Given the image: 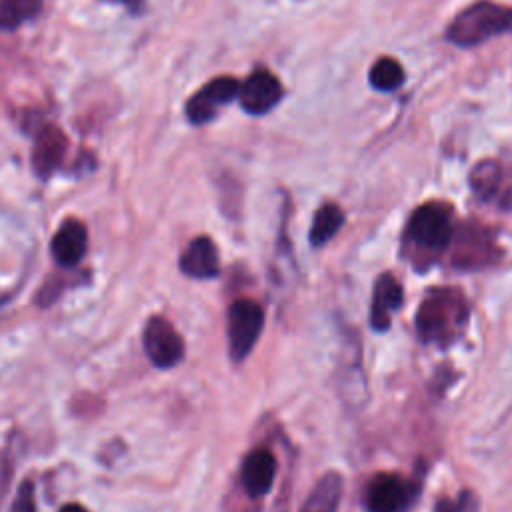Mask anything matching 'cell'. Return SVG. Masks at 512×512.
I'll list each match as a JSON object with an SVG mask.
<instances>
[{
    "label": "cell",
    "instance_id": "obj_1",
    "mask_svg": "<svg viewBox=\"0 0 512 512\" xmlns=\"http://www.w3.org/2000/svg\"><path fill=\"white\" fill-rule=\"evenodd\" d=\"M468 324V302L460 288L440 286L426 292L416 310V332L428 344L454 342Z\"/></svg>",
    "mask_w": 512,
    "mask_h": 512
},
{
    "label": "cell",
    "instance_id": "obj_2",
    "mask_svg": "<svg viewBox=\"0 0 512 512\" xmlns=\"http://www.w3.org/2000/svg\"><path fill=\"white\" fill-rule=\"evenodd\" d=\"M454 232V214L448 204L428 202L418 206L406 226V244L414 266L428 268L454 240Z\"/></svg>",
    "mask_w": 512,
    "mask_h": 512
},
{
    "label": "cell",
    "instance_id": "obj_3",
    "mask_svg": "<svg viewBox=\"0 0 512 512\" xmlns=\"http://www.w3.org/2000/svg\"><path fill=\"white\" fill-rule=\"evenodd\" d=\"M508 32H512L510 6L476 2L454 18L448 28V40L458 46H476Z\"/></svg>",
    "mask_w": 512,
    "mask_h": 512
},
{
    "label": "cell",
    "instance_id": "obj_4",
    "mask_svg": "<svg viewBox=\"0 0 512 512\" xmlns=\"http://www.w3.org/2000/svg\"><path fill=\"white\" fill-rule=\"evenodd\" d=\"M264 326V310L258 302L240 298L232 302L228 308V344H230V356L232 360L240 362L244 360Z\"/></svg>",
    "mask_w": 512,
    "mask_h": 512
},
{
    "label": "cell",
    "instance_id": "obj_5",
    "mask_svg": "<svg viewBox=\"0 0 512 512\" xmlns=\"http://www.w3.org/2000/svg\"><path fill=\"white\" fill-rule=\"evenodd\" d=\"M142 340L150 362L158 368H172L184 356V340L164 316H152L146 322Z\"/></svg>",
    "mask_w": 512,
    "mask_h": 512
},
{
    "label": "cell",
    "instance_id": "obj_6",
    "mask_svg": "<svg viewBox=\"0 0 512 512\" xmlns=\"http://www.w3.org/2000/svg\"><path fill=\"white\" fill-rule=\"evenodd\" d=\"M412 484L408 478L392 472L374 474L364 488V506L368 512H400L410 500Z\"/></svg>",
    "mask_w": 512,
    "mask_h": 512
},
{
    "label": "cell",
    "instance_id": "obj_7",
    "mask_svg": "<svg viewBox=\"0 0 512 512\" xmlns=\"http://www.w3.org/2000/svg\"><path fill=\"white\" fill-rule=\"evenodd\" d=\"M240 84L230 76H220L210 80L202 86L188 102H186V116L192 124H206L210 122L218 108L238 98Z\"/></svg>",
    "mask_w": 512,
    "mask_h": 512
},
{
    "label": "cell",
    "instance_id": "obj_8",
    "mask_svg": "<svg viewBox=\"0 0 512 512\" xmlns=\"http://www.w3.org/2000/svg\"><path fill=\"white\" fill-rule=\"evenodd\" d=\"M282 98L280 80L268 70H254L238 88V100L248 114H266Z\"/></svg>",
    "mask_w": 512,
    "mask_h": 512
},
{
    "label": "cell",
    "instance_id": "obj_9",
    "mask_svg": "<svg viewBox=\"0 0 512 512\" xmlns=\"http://www.w3.org/2000/svg\"><path fill=\"white\" fill-rule=\"evenodd\" d=\"M276 466V458L268 448H254L246 454L240 468V484L250 498H262L270 492Z\"/></svg>",
    "mask_w": 512,
    "mask_h": 512
},
{
    "label": "cell",
    "instance_id": "obj_10",
    "mask_svg": "<svg viewBox=\"0 0 512 512\" xmlns=\"http://www.w3.org/2000/svg\"><path fill=\"white\" fill-rule=\"evenodd\" d=\"M498 258L496 244L492 242L490 234L482 228H466L456 240V250H454V266L458 268H482L488 266Z\"/></svg>",
    "mask_w": 512,
    "mask_h": 512
},
{
    "label": "cell",
    "instance_id": "obj_11",
    "mask_svg": "<svg viewBox=\"0 0 512 512\" xmlns=\"http://www.w3.org/2000/svg\"><path fill=\"white\" fill-rule=\"evenodd\" d=\"M402 286L396 276L382 274L374 282V294H372V306H370V326L376 332H384L390 326L394 310L402 306Z\"/></svg>",
    "mask_w": 512,
    "mask_h": 512
},
{
    "label": "cell",
    "instance_id": "obj_12",
    "mask_svg": "<svg viewBox=\"0 0 512 512\" xmlns=\"http://www.w3.org/2000/svg\"><path fill=\"white\" fill-rule=\"evenodd\" d=\"M66 152V136L56 126H42L36 134L32 150V168L40 178H48L62 164Z\"/></svg>",
    "mask_w": 512,
    "mask_h": 512
},
{
    "label": "cell",
    "instance_id": "obj_13",
    "mask_svg": "<svg viewBox=\"0 0 512 512\" xmlns=\"http://www.w3.org/2000/svg\"><path fill=\"white\" fill-rule=\"evenodd\" d=\"M88 248V232L80 220H66L52 238V256L62 266L78 264Z\"/></svg>",
    "mask_w": 512,
    "mask_h": 512
},
{
    "label": "cell",
    "instance_id": "obj_14",
    "mask_svg": "<svg viewBox=\"0 0 512 512\" xmlns=\"http://www.w3.org/2000/svg\"><path fill=\"white\" fill-rule=\"evenodd\" d=\"M180 270L190 278H214L220 272L216 244L208 236L194 238L180 256Z\"/></svg>",
    "mask_w": 512,
    "mask_h": 512
},
{
    "label": "cell",
    "instance_id": "obj_15",
    "mask_svg": "<svg viewBox=\"0 0 512 512\" xmlns=\"http://www.w3.org/2000/svg\"><path fill=\"white\" fill-rule=\"evenodd\" d=\"M342 498V476L338 472H326L304 500L300 512H338Z\"/></svg>",
    "mask_w": 512,
    "mask_h": 512
},
{
    "label": "cell",
    "instance_id": "obj_16",
    "mask_svg": "<svg viewBox=\"0 0 512 512\" xmlns=\"http://www.w3.org/2000/svg\"><path fill=\"white\" fill-rule=\"evenodd\" d=\"M342 224H344V212L340 210V206L332 202L322 204L314 214V222L310 228V244L316 248L324 246L328 240L336 236Z\"/></svg>",
    "mask_w": 512,
    "mask_h": 512
},
{
    "label": "cell",
    "instance_id": "obj_17",
    "mask_svg": "<svg viewBox=\"0 0 512 512\" xmlns=\"http://www.w3.org/2000/svg\"><path fill=\"white\" fill-rule=\"evenodd\" d=\"M44 0H0V30H16L38 16Z\"/></svg>",
    "mask_w": 512,
    "mask_h": 512
},
{
    "label": "cell",
    "instance_id": "obj_18",
    "mask_svg": "<svg viewBox=\"0 0 512 512\" xmlns=\"http://www.w3.org/2000/svg\"><path fill=\"white\" fill-rule=\"evenodd\" d=\"M502 168L494 160H484L472 168L470 186L480 200H490L500 188Z\"/></svg>",
    "mask_w": 512,
    "mask_h": 512
},
{
    "label": "cell",
    "instance_id": "obj_19",
    "mask_svg": "<svg viewBox=\"0 0 512 512\" xmlns=\"http://www.w3.org/2000/svg\"><path fill=\"white\" fill-rule=\"evenodd\" d=\"M404 82V70L394 58H380L370 68V84L382 92H392Z\"/></svg>",
    "mask_w": 512,
    "mask_h": 512
},
{
    "label": "cell",
    "instance_id": "obj_20",
    "mask_svg": "<svg viewBox=\"0 0 512 512\" xmlns=\"http://www.w3.org/2000/svg\"><path fill=\"white\" fill-rule=\"evenodd\" d=\"M478 510H480L478 496L468 488L458 492L454 498L442 496L434 504V512H478Z\"/></svg>",
    "mask_w": 512,
    "mask_h": 512
},
{
    "label": "cell",
    "instance_id": "obj_21",
    "mask_svg": "<svg viewBox=\"0 0 512 512\" xmlns=\"http://www.w3.org/2000/svg\"><path fill=\"white\" fill-rule=\"evenodd\" d=\"M12 512H36V502H34V484L30 480L22 482L16 500L12 504Z\"/></svg>",
    "mask_w": 512,
    "mask_h": 512
},
{
    "label": "cell",
    "instance_id": "obj_22",
    "mask_svg": "<svg viewBox=\"0 0 512 512\" xmlns=\"http://www.w3.org/2000/svg\"><path fill=\"white\" fill-rule=\"evenodd\" d=\"M60 512H88V510L80 504H66L64 508H60Z\"/></svg>",
    "mask_w": 512,
    "mask_h": 512
},
{
    "label": "cell",
    "instance_id": "obj_23",
    "mask_svg": "<svg viewBox=\"0 0 512 512\" xmlns=\"http://www.w3.org/2000/svg\"><path fill=\"white\" fill-rule=\"evenodd\" d=\"M124 2H128V4H134V2H138V0H124Z\"/></svg>",
    "mask_w": 512,
    "mask_h": 512
}]
</instances>
